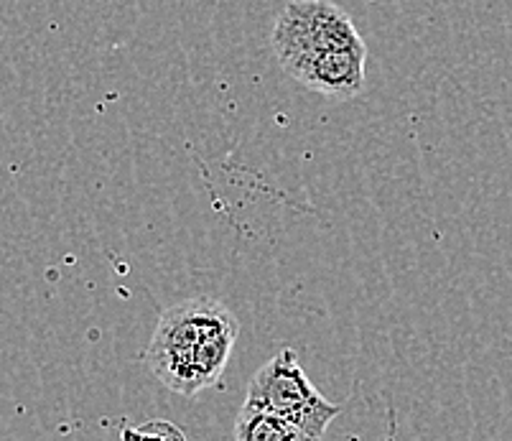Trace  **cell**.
I'll return each instance as SVG.
<instances>
[{
  "instance_id": "7a4b0ae2",
  "label": "cell",
  "mask_w": 512,
  "mask_h": 441,
  "mask_svg": "<svg viewBox=\"0 0 512 441\" xmlns=\"http://www.w3.org/2000/svg\"><path fill=\"white\" fill-rule=\"evenodd\" d=\"M271 44L283 72L296 77L324 51L357 49L365 41L355 18L332 0H291L276 18Z\"/></svg>"
},
{
  "instance_id": "5b68a950",
  "label": "cell",
  "mask_w": 512,
  "mask_h": 441,
  "mask_svg": "<svg viewBox=\"0 0 512 441\" xmlns=\"http://www.w3.org/2000/svg\"><path fill=\"white\" fill-rule=\"evenodd\" d=\"M235 441H319L301 426L276 413L242 403L235 421Z\"/></svg>"
},
{
  "instance_id": "6da1fadb",
  "label": "cell",
  "mask_w": 512,
  "mask_h": 441,
  "mask_svg": "<svg viewBox=\"0 0 512 441\" xmlns=\"http://www.w3.org/2000/svg\"><path fill=\"white\" fill-rule=\"evenodd\" d=\"M237 334L240 322L220 299H184L158 319L146 365L169 391L192 398L222 378Z\"/></svg>"
},
{
  "instance_id": "3957f363",
  "label": "cell",
  "mask_w": 512,
  "mask_h": 441,
  "mask_svg": "<svg viewBox=\"0 0 512 441\" xmlns=\"http://www.w3.org/2000/svg\"><path fill=\"white\" fill-rule=\"evenodd\" d=\"M245 403L276 413L281 419L309 431L319 441L327 426L342 413V403L327 401L316 391L291 347L271 357L250 378Z\"/></svg>"
},
{
  "instance_id": "277c9868",
  "label": "cell",
  "mask_w": 512,
  "mask_h": 441,
  "mask_svg": "<svg viewBox=\"0 0 512 441\" xmlns=\"http://www.w3.org/2000/svg\"><path fill=\"white\" fill-rule=\"evenodd\" d=\"M365 67L367 46L334 49L311 59L293 80L319 92V95L334 97V100H349V97L360 95L362 87H365Z\"/></svg>"
}]
</instances>
